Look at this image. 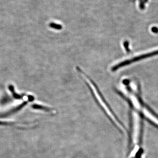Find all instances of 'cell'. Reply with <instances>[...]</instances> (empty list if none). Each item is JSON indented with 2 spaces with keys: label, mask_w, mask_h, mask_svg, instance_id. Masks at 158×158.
<instances>
[{
  "label": "cell",
  "mask_w": 158,
  "mask_h": 158,
  "mask_svg": "<svg viewBox=\"0 0 158 158\" xmlns=\"http://www.w3.org/2000/svg\"><path fill=\"white\" fill-rule=\"evenodd\" d=\"M32 107L34 109L42 110V111L48 112V113H52V114L54 113V111H55L53 109L45 106L40 105V104H34L32 105Z\"/></svg>",
  "instance_id": "obj_1"
},
{
  "label": "cell",
  "mask_w": 158,
  "mask_h": 158,
  "mask_svg": "<svg viewBox=\"0 0 158 158\" xmlns=\"http://www.w3.org/2000/svg\"><path fill=\"white\" fill-rule=\"evenodd\" d=\"M8 88H9V90L10 91L12 92V94L13 96L14 97V98L17 99H22L23 98V96L20 95H18L17 94L15 91V89H14V87L12 85H10L8 86Z\"/></svg>",
  "instance_id": "obj_2"
},
{
  "label": "cell",
  "mask_w": 158,
  "mask_h": 158,
  "mask_svg": "<svg viewBox=\"0 0 158 158\" xmlns=\"http://www.w3.org/2000/svg\"><path fill=\"white\" fill-rule=\"evenodd\" d=\"M50 26L52 28L58 30H61L62 29V26L61 25L55 23H50Z\"/></svg>",
  "instance_id": "obj_3"
},
{
  "label": "cell",
  "mask_w": 158,
  "mask_h": 158,
  "mask_svg": "<svg viewBox=\"0 0 158 158\" xmlns=\"http://www.w3.org/2000/svg\"><path fill=\"white\" fill-rule=\"evenodd\" d=\"M12 124L8 122H2V121H0V125H11Z\"/></svg>",
  "instance_id": "obj_4"
}]
</instances>
